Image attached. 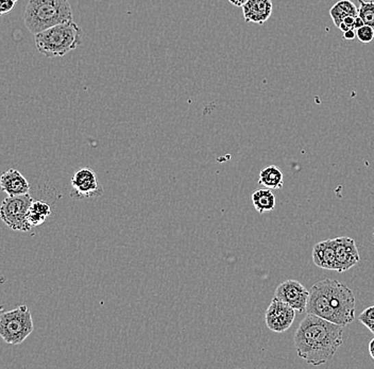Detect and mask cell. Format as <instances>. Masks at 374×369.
Returning <instances> with one entry per match:
<instances>
[{
  "mask_svg": "<svg viewBox=\"0 0 374 369\" xmlns=\"http://www.w3.org/2000/svg\"><path fill=\"white\" fill-rule=\"evenodd\" d=\"M344 326L308 314L295 332L297 353L308 364L320 366L332 360L342 345Z\"/></svg>",
  "mask_w": 374,
  "mask_h": 369,
  "instance_id": "cell-1",
  "label": "cell"
},
{
  "mask_svg": "<svg viewBox=\"0 0 374 369\" xmlns=\"http://www.w3.org/2000/svg\"><path fill=\"white\" fill-rule=\"evenodd\" d=\"M356 296L346 284L325 279L310 287L306 312L346 326L356 320Z\"/></svg>",
  "mask_w": 374,
  "mask_h": 369,
  "instance_id": "cell-2",
  "label": "cell"
},
{
  "mask_svg": "<svg viewBox=\"0 0 374 369\" xmlns=\"http://www.w3.org/2000/svg\"><path fill=\"white\" fill-rule=\"evenodd\" d=\"M73 19L68 0H29L25 9V25L32 34Z\"/></svg>",
  "mask_w": 374,
  "mask_h": 369,
  "instance_id": "cell-3",
  "label": "cell"
},
{
  "mask_svg": "<svg viewBox=\"0 0 374 369\" xmlns=\"http://www.w3.org/2000/svg\"><path fill=\"white\" fill-rule=\"evenodd\" d=\"M82 30L74 22L63 23L34 34L38 51L47 58L64 57L82 43Z\"/></svg>",
  "mask_w": 374,
  "mask_h": 369,
  "instance_id": "cell-4",
  "label": "cell"
},
{
  "mask_svg": "<svg viewBox=\"0 0 374 369\" xmlns=\"http://www.w3.org/2000/svg\"><path fill=\"white\" fill-rule=\"evenodd\" d=\"M34 330V320L27 305L0 314V337L10 345L22 344Z\"/></svg>",
  "mask_w": 374,
  "mask_h": 369,
  "instance_id": "cell-5",
  "label": "cell"
},
{
  "mask_svg": "<svg viewBox=\"0 0 374 369\" xmlns=\"http://www.w3.org/2000/svg\"><path fill=\"white\" fill-rule=\"evenodd\" d=\"M34 202L30 194L8 196L0 206V219L13 231H30L32 228L27 222L29 208Z\"/></svg>",
  "mask_w": 374,
  "mask_h": 369,
  "instance_id": "cell-6",
  "label": "cell"
},
{
  "mask_svg": "<svg viewBox=\"0 0 374 369\" xmlns=\"http://www.w3.org/2000/svg\"><path fill=\"white\" fill-rule=\"evenodd\" d=\"M296 312L290 305L273 297L265 314L268 329L275 333H284L294 324Z\"/></svg>",
  "mask_w": 374,
  "mask_h": 369,
  "instance_id": "cell-7",
  "label": "cell"
},
{
  "mask_svg": "<svg viewBox=\"0 0 374 369\" xmlns=\"http://www.w3.org/2000/svg\"><path fill=\"white\" fill-rule=\"evenodd\" d=\"M71 182L73 187L71 195L74 198H97L103 193V189L98 182L97 176L88 167L76 171Z\"/></svg>",
  "mask_w": 374,
  "mask_h": 369,
  "instance_id": "cell-8",
  "label": "cell"
},
{
  "mask_svg": "<svg viewBox=\"0 0 374 369\" xmlns=\"http://www.w3.org/2000/svg\"><path fill=\"white\" fill-rule=\"evenodd\" d=\"M310 291L296 280H286L275 289V297L290 305L298 313L306 312Z\"/></svg>",
  "mask_w": 374,
  "mask_h": 369,
  "instance_id": "cell-9",
  "label": "cell"
},
{
  "mask_svg": "<svg viewBox=\"0 0 374 369\" xmlns=\"http://www.w3.org/2000/svg\"><path fill=\"white\" fill-rule=\"evenodd\" d=\"M334 241L336 272H347L360 260L356 241L348 237H336Z\"/></svg>",
  "mask_w": 374,
  "mask_h": 369,
  "instance_id": "cell-10",
  "label": "cell"
},
{
  "mask_svg": "<svg viewBox=\"0 0 374 369\" xmlns=\"http://www.w3.org/2000/svg\"><path fill=\"white\" fill-rule=\"evenodd\" d=\"M0 189L8 196L28 194L30 183L14 168H10L0 176Z\"/></svg>",
  "mask_w": 374,
  "mask_h": 369,
  "instance_id": "cell-11",
  "label": "cell"
},
{
  "mask_svg": "<svg viewBox=\"0 0 374 369\" xmlns=\"http://www.w3.org/2000/svg\"><path fill=\"white\" fill-rule=\"evenodd\" d=\"M242 8L245 22L263 25L273 14V5L271 0H248Z\"/></svg>",
  "mask_w": 374,
  "mask_h": 369,
  "instance_id": "cell-12",
  "label": "cell"
},
{
  "mask_svg": "<svg viewBox=\"0 0 374 369\" xmlns=\"http://www.w3.org/2000/svg\"><path fill=\"white\" fill-rule=\"evenodd\" d=\"M313 261L322 270H336L334 239L319 241L314 246Z\"/></svg>",
  "mask_w": 374,
  "mask_h": 369,
  "instance_id": "cell-13",
  "label": "cell"
},
{
  "mask_svg": "<svg viewBox=\"0 0 374 369\" xmlns=\"http://www.w3.org/2000/svg\"><path fill=\"white\" fill-rule=\"evenodd\" d=\"M258 183L270 189H281L284 185V177L279 167L269 165L262 169Z\"/></svg>",
  "mask_w": 374,
  "mask_h": 369,
  "instance_id": "cell-14",
  "label": "cell"
},
{
  "mask_svg": "<svg viewBox=\"0 0 374 369\" xmlns=\"http://www.w3.org/2000/svg\"><path fill=\"white\" fill-rule=\"evenodd\" d=\"M50 214H51V209L49 204L42 200H36V202H32L29 208L27 222L31 228L38 227L45 223Z\"/></svg>",
  "mask_w": 374,
  "mask_h": 369,
  "instance_id": "cell-15",
  "label": "cell"
},
{
  "mask_svg": "<svg viewBox=\"0 0 374 369\" xmlns=\"http://www.w3.org/2000/svg\"><path fill=\"white\" fill-rule=\"evenodd\" d=\"M252 204L258 213L264 214L275 210L277 200L271 189H256L252 195Z\"/></svg>",
  "mask_w": 374,
  "mask_h": 369,
  "instance_id": "cell-16",
  "label": "cell"
},
{
  "mask_svg": "<svg viewBox=\"0 0 374 369\" xmlns=\"http://www.w3.org/2000/svg\"><path fill=\"white\" fill-rule=\"evenodd\" d=\"M329 15H331L335 26L338 28L339 25L344 22V19L347 16H358V9L356 3L351 0H340L331 8Z\"/></svg>",
  "mask_w": 374,
  "mask_h": 369,
  "instance_id": "cell-17",
  "label": "cell"
},
{
  "mask_svg": "<svg viewBox=\"0 0 374 369\" xmlns=\"http://www.w3.org/2000/svg\"><path fill=\"white\" fill-rule=\"evenodd\" d=\"M358 16L362 19L364 24L374 29V0H360Z\"/></svg>",
  "mask_w": 374,
  "mask_h": 369,
  "instance_id": "cell-18",
  "label": "cell"
},
{
  "mask_svg": "<svg viewBox=\"0 0 374 369\" xmlns=\"http://www.w3.org/2000/svg\"><path fill=\"white\" fill-rule=\"evenodd\" d=\"M358 320L374 334V305L362 311Z\"/></svg>",
  "mask_w": 374,
  "mask_h": 369,
  "instance_id": "cell-19",
  "label": "cell"
},
{
  "mask_svg": "<svg viewBox=\"0 0 374 369\" xmlns=\"http://www.w3.org/2000/svg\"><path fill=\"white\" fill-rule=\"evenodd\" d=\"M356 38L362 43H370L374 40V29L372 27L367 26V25H364V26L356 30Z\"/></svg>",
  "mask_w": 374,
  "mask_h": 369,
  "instance_id": "cell-20",
  "label": "cell"
},
{
  "mask_svg": "<svg viewBox=\"0 0 374 369\" xmlns=\"http://www.w3.org/2000/svg\"><path fill=\"white\" fill-rule=\"evenodd\" d=\"M14 5L13 0H0V16L11 12Z\"/></svg>",
  "mask_w": 374,
  "mask_h": 369,
  "instance_id": "cell-21",
  "label": "cell"
},
{
  "mask_svg": "<svg viewBox=\"0 0 374 369\" xmlns=\"http://www.w3.org/2000/svg\"><path fill=\"white\" fill-rule=\"evenodd\" d=\"M344 38L347 40H352L356 38V30L354 29H350V30L344 32Z\"/></svg>",
  "mask_w": 374,
  "mask_h": 369,
  "instance_id": "cell-22",
  "label": "cell"
},
{
  "mask_svg": "<svg viewBox=\"0 0 374 369\" xmlns=\"http://www.w3.org/2000/svg\"><path fill=\"white\" fill-rule=\"evenodd\" d=\"M354 21H356V16H347L344 19V23L347 26H349V28L353 29V27H354Z\"/></svg>",
  "mask_w": 374,
  "mask_h": 369,
  "instance_id": "cell-23",
  "label": "cell"
},
{
  "mask_svg": "<svg viewBox=\"0 0 374 369\" xmlns=\"http://www.w3.org/2000/svg\"><path fill=\"white\" fill-rule=\"evenodd\" d=\"M364 22H362V19H360V16H356V21H354V27H353V29H354V30H358V29H360V27H362L364 26Z\"/></svg>",
  "mask_w": 374,
  "mask_h": 369,
  "instance_id": "cell-24",
  "label": "cell"
},
{
  "mask_svg": "<svg viewBox=\"0 0 374 369\" xmlns=\"http://www.w3.org/2000/svg\"><path fill=\"white\" fill-rule=\"evenodd\" d=\"M229 1H230V3H232L233 5H235V7H242L248 0H229Z\"/></svg>",
  "mask_w": 374,
  "mask_h": 369,
  "instance_id": "cell-25",
  "label": "cell"
},
{
  "mask_svg": "<svg viewBox=\"0 0 374 369\" xmlns=\"http://www.w3.org/2000/svg\"><path fill=\"white\" fill-rule=\"evenodd\" d=\"M369 353L370 355H371L372 359L374 360V337L371 340V342H370L369 344Z\"/></svg>",
  "mask_w": 374,
  "mask_h": 369,
  "instance_id": "cell-26",
  "label": "cell"
},
{
  "mask_svg": "<svg viewBox=\"0 0 374 369\" xmlns=\"http://www.w3.org/2000/svg\"><path fill=\"white\" fill-rule=\"evenodd\" d=\"M338 29H340V31H342V32H346V31L350 30L349 26H347V25L345 24L344 22L341 23V24L339 25Z\"/></svg>",
  "mask_w": 374,
  "mask_h": 369,
  "instance_id": "cell-27",
  "label": "cell"
},
{
  "mask_svg": "<svg viewBox=\"0 0 374 369\" xmlns=\"http://www.w3.org/2000/svg\"><path fill=\"white\" fill-rule=\"evenodd\" d=\"M13 1H14V3H16L17 0H13Z\"/></svg>",
  "mask_w": 374,
  "mask_h": 369,
  "instance_id": "cell-28",
  "label": "cell"
},
{
  "mask_svg": "<svg viewBox=\"0 0 374 369\" xmlns=\"http://www.w3.org/2000/svg\"><path fill=\"white\" fill-rule=\"evenodd\" d=\"M373 237H374V233H373Z\"/></svg>",
  "mask_w": 374,
  "mask_h": 369,
  "instance_id": "cell-29",
  "label": "cell"
}]
</instances>
